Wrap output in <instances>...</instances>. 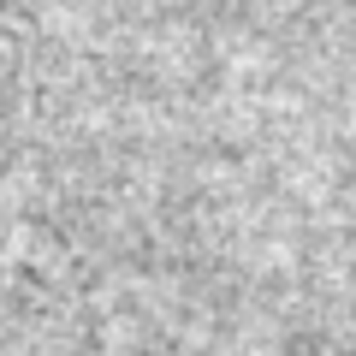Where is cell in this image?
Listing matches in <instances>:
<instances>
[{"label":"cell","instance_id":"6da1fadb","mask_svg":"<svg viewBox=\"0 0 356 356\" xmlns=\"http://www.w3.org/2000/svg\"><path fill=\"white\" fill-rule=\"evenodd\" d=\"M6 273H13V255H6V243H0V291H6Z\"/></svg>","mask_w":356,"mask_h":356}]
</instances>
